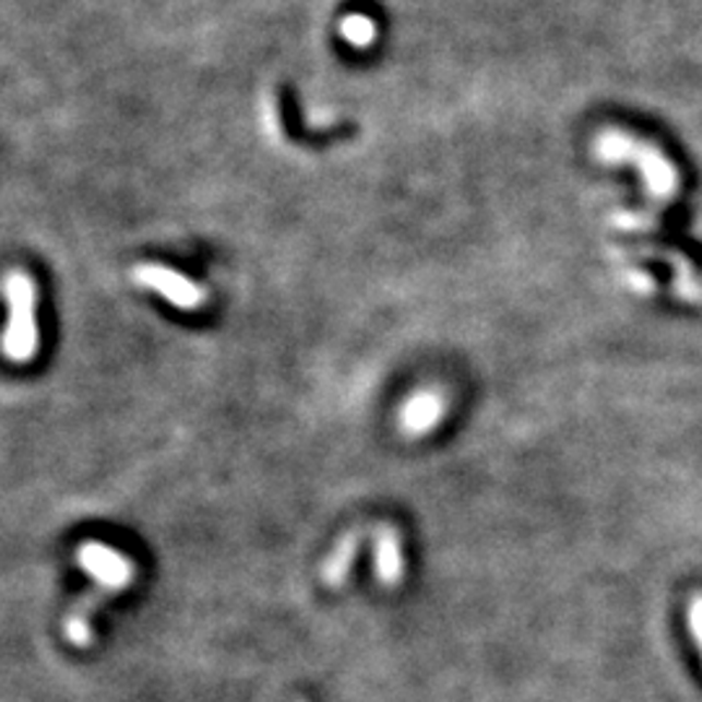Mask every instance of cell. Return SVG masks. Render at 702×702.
<instances>
[{
  "label": "cell",
  "instance_id": "obj_1",
  "mask_svg": "<svg viewBox=\"0 0 702 702\" xmlns=\"http://www.w3.org/2000/svg\"><path fill=\"white\" fill-rule=\"evenodd\" d=\"M5 302H9V325L3 333V352L11 362L26 365L39 349L34 278L24 271H9L5 274Z\"/></svg>",
  "mask_w": 702,
  "mask_h": 702
},
{
  "label": "cell",
  "instance_id": "obj_2",
  "mask_svg": "<svg viewBox=\"0 0 702 702\" xmlns=\"http://www.w3.org/2000/svg\"><path fill=\"white\" fill-rule=\"evenodd\" d=\"M596 154L606 162H632L643 175L645 188L656 198H671L679 188L677 167L651 143H640L630 135L606 133L596 143Z\"/></svg>",
  "mask_w": 702,
  "mask_h": 702
},
{
  "label": "cell",
  "instance_id": "obj_3",
  "mask_svg": "<svg viewBox=\"0 0 702 702\" xmlns=\"http://www.w3.org/2000/svg\"><path fill=\"white\" fill-rule=\"evenodd\" d=\"M133 282L143 286V289H152L154 295L167 299L172 308L180 310H201L206 305V289L201 284H195L193 278H188L180 271L169 269V265L162 263H139L133 269Z\"/></svg>",
  "mask_w": 702,
  "mask_h": 702
},
{
  "label": "cell",
  "instance_id": "obj_4",
  "mask_svg": "<svg viewBox=\"0 0 702 702\" xmlns=\"http://www.w3.org/2000/svg\"><path fill=\"white\" fill-rule=\"evenodd\" d=\"M76 562L99 588L110 591L112 596L131 588V583L135 581V564L131 557L122 555L110 544L84 542L76 549Z\"/></svg>",
  "mask_w": 702,
  "mask_h": 702
},
{
  "label": "cell",
  "instance_id": "obj_5",
  "mask_svg": "<svg viewBox=\"0 0 702 702\" xmlns=\"http://www.w3.org/2000/svg\"><path fill=\"white\" fill-rule=\"evenodd\" d=\"M448 398L438 388H419L404 401L398 412L401 432L406 438H425L445 419Z\"/></svg>",
  "mask_w": 702,
  "mask_h": 702
},
{
  "label": "cell",
  "instance_id": "obj_6",
  "mask_svg": "<svg viewBox=\"0 0 702 702\" xmlns=\"http://www.w3.org/2000/svg\"><path fill=\"white\" fill-rule=\"evenodd\" d=\"M372 564H374V578H378V583L385 585V588H395V585H401V581H404L406 557H404V544H401L398 528L380 526L374 531Z\"/></svg>",
  "mask_w": 702,
  "mask_h": 702
},
{
  "label": "cell",
  "instance_id": "obj_7",
  "mask_svg": "<svg viewBox=\"0 0 702 702\" xmlns=\"http://www.w3.org/2000/svg\"><path fill=\"white\" fill-rule=\"evenodd\" d=\"M107 596H112L110 591L105 588H94V591H86L84 596L79 598L76 604H73V609L68 611L66 617V638L71 640L76 647H88L94 640V630H92V617L94 611L99 609L102 602H105Z\"/></svg>",
  "mask_w": 702,
  "mask_h": 702
},
{
  "label": "cell",
  "instance_id": "obj_8",
  "mask_svg": "<svg viewBox=\"0 0 702 702\" xmlns=\"http://www.w3.org/2000/svg\"><path fill=\"white\" fill-rule=\"evenodd\" d=\"M359 542H362L359 534L349 531V534L338 538L336 547H333L331 555L325 557L320 575H323V583L329 585V588H341V585L346 583V578H349V572L354 568V560H357Z\"/></svg>",
  "mask_w": 702,
  "mask_h": 702
},
{
  "label": "cell",
  "instance_id": "obj_9",
  "mask_svg": "<svg viewBox=\"0 0 702 702\" xmlns=\"http://www.w3.org/2000/svg\"><path fill=\"white\" fill-rule=\"evenodd\" d=\"M690 630H692V638H694V643H698L700 656H702V596H694L692 604H690Z\"/></svg>",
  "mask_w": 702,
  "mask_h": 702
}]
</instances>
